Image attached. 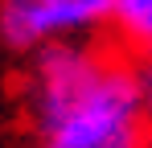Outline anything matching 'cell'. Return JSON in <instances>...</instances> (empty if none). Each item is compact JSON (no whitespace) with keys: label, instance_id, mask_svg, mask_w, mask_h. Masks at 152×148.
<instances>
[{"label":"cell","instance_id":"4","mask_svg":"<svg viewBox=\"0 0 152 148\" xmlns=\"http://www.w3.org/2000/svg\"><path fill=\"white\" fill-rule=\"evenodd\" d=\"M132 62H136V78H140L144 111H148V119H152V45H148V49H140V53H132Z\"/></svg>","mask_w":152,"mask_h":148},{"label":"cell","instance_id":"1","mask_svg":"<svg viewBox=\"0 0 152 148\" xmlns=\"http://www.w3.org/2000/svg\"><path fill=\"white\" fill-rule=\"evenodd\" d=\"M21 99L33 148H152L136 62L119 41L70 37L33 49Z\"/></svg>","mask_w":152,"mask_h":148},{"label":"cell","instance_id":"3","mask_svg":"<svg viewBox=\"0 0 152 148\" xmlns=\"http://www.w3.org/2000/svg\"><path fill=\"white\" fill-rule=\"evenodd\" d=\"M111 41H119L127 53L152 45V0H111Z\"/></svg>","mask_w":152,"mask_h":148},{"label":"cell","instance_id":"2","mask_svg":"<svg viewBox=\"0 0 152 148\" xmlns=\"http://www.w3.org/2000/svg\"><path fill=\"white\" fill-rule=\"evenodd\" d=\"M111 0H0V37L8 49H33L50 41L91 37L107 29Z\"/></svg>","mask_w":152,"mask_h":148}]
</instances>
